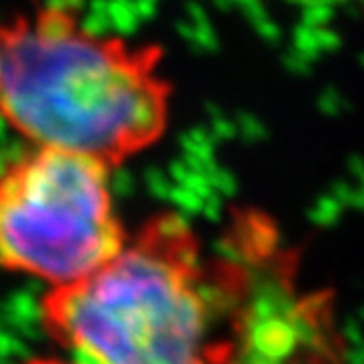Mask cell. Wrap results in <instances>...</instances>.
Listing matches in <instances>:
<instances>
[{
	"label": "cell",
	"mask_w": 364,
	"mask_h": 364,
	"mask_svg": "<svg viewBox=\"0 0 364 364\" xmlns=\"http://www.w3.org/2000/svg\"><path fill=\"white\" fill-rule=\"evenodd\" d=\"M110 171L58 147L0 167V268L58 288L110 259L127 237Z\"/></svg>",
	"instance_id": "3"
},
{
	"label": "cell",
	"mask_w": 364,
	"mask_h": 364,
	"mask_svg": "<svg viewBox=\"0 0 364 364\" xmlns=\"http://www.w3.org/2000/svg\"><path fill=\"white\" fill-rule=\"evenodd\" d=\"M22 364H77L73 360H55V358H33V360H27Z\"/></svg>",
	"instance_id": "6"
},
{
	"label": "cell",
	"mask_w": 364,
	"mask_h": 364,
	"mask_svg": "<svg viewBox=\"0 0 364 364\" xmlns=\"http://www.w3.org/2000/svg\"><path fill=\"white\" fill-rule=\"evenodd\" d=\"M40 321L77 364H224L226 262L182 215L156 213L99 268L48 288Z\"/></svg>",
	"instance_id": "2"
},
{
	"label": "cell",
	"mask_w": 364,
	"mask_h": 364,
	"mask_svg": "<svg viewBox=\"0 0 364 364\" xmlns=\"http://www.w3.org/2000/svg\"><path fill=\"white\" fill-rule=\"evenodd\" d=\"M161 44L99 31L66 3L0 18V117L33 147L123 165L171 117Z\"/></svg>",
	"instance_id": "1"
},
{
	"label": "cell",
	"mask_w": 364,
	"mask_h": 364,
	"mask_svg": "<svg viewBox=\"0 0 364 364\" xmlns=\"http://www.w3.org/2000/svg\"><path fill=\"white\" fill-rule=\"evenodd\" d=\"M220 252L230 281L224 364H349L333 292L303 279L299 250L268 215L235 211Z\"/></svg>",
	"instance_id": "4"
},
{
	"label": "cell",
	"mask_w": 364,
	"mask_h": 364,
	"mask_svg": "<svg viewBox=\"0 0 364 364\" xmlns=\"http://www.w3.org/2000/svg\"><path fill=\"white\" fill-rule=\"evenodd\" d=\"M290 3L309 5V7H343V5H358L364 9V0H290Z\"/></svg>",
	"instance_id": "5"
}]
</instances>
